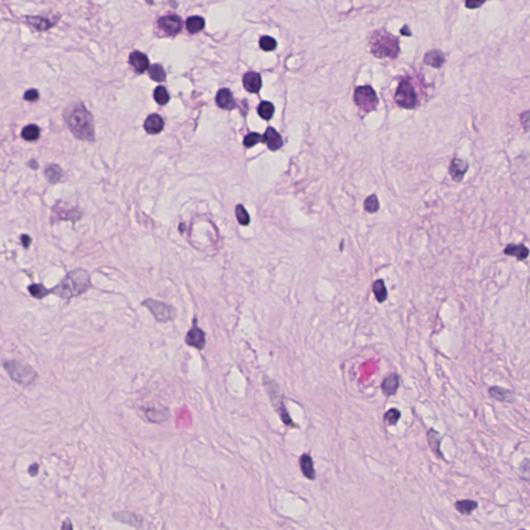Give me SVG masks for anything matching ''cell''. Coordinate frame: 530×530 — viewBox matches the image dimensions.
Here are the masks:
<instances>
[{
  "mask_svg": "<svg viewBox=\"0 0 530 530\" xmlns=\"http://www.w3.org/2000/svg\"><path fill=\"white\" fill-rule=\"evenodd\" d=\"M400 418H401V412H400V410H398L397 408L389 409L388 411L384 414V422L386 426H389V427L396 426L398 422L400 421Z\"/></svg>",
  "mask_w": 530,
  "mask_h": 530,
  "instance_id": "34",
  "label": "cell"
},
{
  "mask_svg": "<svg viewBox=\"0 0 530 530\" xmlns=\"http://www.w3.org/2000/svg\"><path fill=\"white\" fill-rule=\"evenodd\" d=\"M114 519L119 522L127 524L129 526H133L136 528H141L143 524L142 517L134 513H128V512L116 513L114 514Z\"/></svg>",
  "mask_w": 530,
  "mask_h": 530,
  "instance_id": "17",
  "label": "cell"
},
{
  "mask_svg": "<svg viewBox=\"0 0 530 530\" xmlns=\"http://www.w3.org/2000/svg\"><path fill=\"white\" fill-rule=\"evenodd\" d=\"M157 25L168 35H176L182 31L183 20L177 15H170L158 19Z\"/></svg>",
  "mask_w": 530,
  "mask_h": 530,
  "instance_id": "10",
  "label": "cell"
},
{
  "mask_svg": "<svg viewBox=\"0 0 530 530\" xmlns=\"http://www.w3.org/2000/svg\"><path fill=\"white\" fill-rule=\"evenodd\" d=\"M37 472H38V465L37 464L34 463L33 465H31V467H29V473H31V475L35 476L37 474Z\"/></svg>",
  "mask_w": 530,
  "mask_h": 530,
  "instance_id": "43",
  "label": "cell"
},
{
  "mask_svg": "<svg viewBox=\"0 0 530 530\" xmlns=\"http://www.w3.org/2000/svg\"><path fill=\"white\" fill-rule=\"evenodd\" d=\"M187 29L189 33H197L201 31L205 26V20L202 17L192 16L187 20Z\"/></svg>",
  "mask_w": 530,
  "mask_h": 530,
  "instance_id": "27",
  "label": "cell"
},
{
  "mask_svg": "<svg viewBox=\"0 0 530 530\" xmlns=\"http://www.w3.org/2000/svg\"><path fill=\"white\" fill-rule=\"evenodd\" d=\"M154 96H155L156 102L158 105H162V106L168 104L170 101V95L167 92V89L164 86H157L155 89Z\"/></svg>",
  "mask_w": 530,
  "mask_h": 530,
  "instance_id": "33",
  "label": "cell"
},
{
  "mask_svg": "<svg viewBox=\"0 0 530 530\" xmlns=\"http://www.w3.org/2000/svg\"><path fill=\"white\" fill-rule=\"evenodd\" d=\"M364 207L366 211L369 213V214H375L379 211L380 208V204H379V201H378V198L376 197V195H371L369 196L366 200H365V203H364Z\"/></svg>",
  "mask_w": 530,
  "mask_h": 530,
  "instance_id": "35",
  "label": "cell"
},
{
  "mask_svg": "<svg viewBox=\"0 0 530 530\" xmlns=\"http://www.w3.org/2000/svg\"><path fill=\"white\" fill-rule=\"evenodd\" d=\"M354 103L362 111L369 113L377 108L379 99L371 86H359L354 91Z\"/></svg>",
  "mask_w": 530,
  "mask_h": 530,
  "instance_id": "5",
  "label": "cell"
},
{
  "mask_svg": "<svg viewBox=\"0 0 530 530\" xmlns=\"http://www.w3.org/2000/svg\"><path fill=\"white\" fill-rule=\"evenodd\" d=\"M38 97H39V94L36 89H29V91L26 92V94H24V98L27 102H34L36 101V99H38Z\"/></svg>",
  "mask_w": 530,
  "mask_h": 530,
  "instance_id": "40",
  "label": "cell"
},
{
  "mask_svg": "<svg viewBox=\"0 0 530 530\" xmlns=\"http://www.w3.org/2000/svg\"><path fill=\"white\" fill-rule=\"evenodd\" d=\"M396 103L405 109H414L417 105V95L413 85L409 80H403L399 84L395 94Z\"/></svg>",
  "mask_w": 530,
  "mask_h": 530,
  "instance_id": "7",
  "label": "cell"
},
{
  "mask_svg": "<svg viewBox=\"0 0 530 530\" xmlns=\"http://www.w3.org/2000/svg\"><path fill=\"white\" fill-rule=\"evenodd\" d=\"M65 123L73 135L85 141H94V127L93 116L83 104H75L64 112Z\"/></svg>",
  "mask_w": 530,
  "mask_h": 530,
  "instance_id": "1",
  "label": "cell"
},
{
  "mask_svg": "<svg viewBox=\"0 0 530 530\" xmlns=\"http://www.w3.org/2000/svg\"><path fill=\"white\" fill-rule=\"evenodd\" d=\"M145 414L149 421L158 424L165 422L169 417V410L165 409H145Z\"/></svg>",
  "mask_w": 530,
  "mask_h": 530,
  "instance_id": "25",
  "label": "cell"
},
{
  "mask_svg": "<svg viewBox=\"0 0 530 530\" xmlns=\"http://www.w3.org/2000/svg\"><path fill=\"white\" fill-rule=\"evenodd\" d=\"M146 2H147L148 4H154V2H155V0H146Z\"/></svg>",
  "mask_w": 530,
  "mask_h": 530,
  "instance_id": "46",
  "label": "cell"
},
{
  "mask_svg": "<svg viewBox=\"0 0 530 530\" xmlns=\"http://www.w3.org/2000/svg\"><path fill=\"white\" fill-rule=\"evenodd\" d=\"M258 114L264 121H269L275 113V106L271 102H262L258 106Z\"/></svg>",
  "mask_w": 530,
  "mask_h": 530,
  "instance_id": "31",
  "label": "cell"
},
{
  "mask_svg": "<svg viewBox=\"0 0 530 530\" xmlns=\"http://www.w3.org/2000/svg\"><path fill=\"white\" fill-rule=\"evenodd\" d=\"M148 74L151 79L156 82H164L166 80V71L161 64H154L148 67Z\"/></svg>",
  "mask_w": 530,
  "mask_h": 530,
  "instance_id": "30",
  "label": "cell"
},
{
  "mask_svg": "<svg viewBox=\"0 0 530 530\" xmlns=\"http://www.w3.org/2000/svg\"><path fill=\"white\" fill-rule=\"evenodd\" d=\"M299 466H301L303 474L310 481H314L316 478V471L312 457L308 454L302 455L301 459H299Z\"/></svg>",
  "mask_w": 530,
  "mask_h": 530,
  "instance_id": "18",
  "label": "cell"
},
{
  "mask_svg": "<svg viewBox=\"0 0 530 530\" xmlns=\"http://www.w3.org/2000/svg\"><path fill=\"white\" fill-rule=\"evenodd\" d=\"M468 170V164L463 161L461 158H454L453 162L449 167V174H451L452 178L455 182L459 183L461 182L464 178V175L466 174Z\"/></svg>",
  "mask_w": 530,
  "mask_h": 530,
  "instance_id": "15",
  "label": "cell"
},
{
  "mask_svg": "<svg viewBox=\"0 0 530 530\" xmlns=\"http://www.w3.org/2000/svg\"><path fill=\"white\" fill-rule=\"evenodd\" d=\"M427 439L431 451L437 457L443 459V454L441 452V448H440V444H441V437H440V434L435 431L434 429H430L427 434Z\"/></svg>",
  "mask_w": 530,
  "mask_h": 530,
  "instance_id": "20",
  "label": "cell"
},
{
  "mask_svg": "<svg viewBox=\"0 0 530 530\" xmlns=\"http://www.w3.org/2000/svg\"><path fill=\"white\" fill-rule=\"evenodd\" d=\"M186 343L189 347H194L198 350L204 349L206 345V334L203 329L197 325V319L195 318L193 321V326L187 332L186 336Z\"/></svg>",
  "mask_w": 530,
  "mask_h": 530,
  "instance_id": "9",
  "label": "cell"
},
{
  "mask_svg": "<svg viewBox=\"0 0 530 530\" xmlns=\"http://www.w3.org/2000/svg\"><path fill=\"white\" fill-rule=\"evenodd\" d=\"M264 384H265V387H266V392L268 393L269 397H271V400H272V403L274 405V407L276 408L277 412L279 413L280 417H281V419L283 421V423L287 426H293V422L291 417L289 416L288 414V411L287 409L283 403V399L280 398L278 396V394L280 393L279 392V386L273 381V380H267V381H264Z\"/></svg>",
  "mask_w": 530,
  "mask_h": 530,
  "instance_id": "8",
  "label": "cell"
},
{
  "mask_svg": "<svg viewBox=\"0 0 530 530\" xmlns=\"http://www.w3.org/2000/svg\"><path fill=\"white\" fill-rule=\"evenodd\" d=\"M401 33H402V35H407V36L411 35V32H410L409 27H408L407 25H405V26L401 29Z\"/></svg>",
  "mask_w": 530,
  "mask_h": 530,
  "instance_id": "44",
  "label": "cell"
},
{
  "mask_svg": "<svg viewBox=\"0 0 530 530\" xmlns=\"http://www.w3.org/2000/svg\"><path fill=\"white\" fill-rule=\"evenodd\" d=\"M4 369L14 381L20 384L29 385L34 382L36 378V372L34 371L33 368L27 364H23L17 361L6 362L4 364Z\"/></svg>",
  "mask_w": 530,
  "mask_h": 530,
  "instance_id": "4",
  "label": "cell"
},
{
  "mask_svg": "<svg viewBox=\"0 0 530 530\" xmlns=\"http://www.w3.org/2000/svg\"><path fill=\"white\" fill-rule=\"evenodd\" d=\"M370 49L374 56L378 58H397L400 53L399 39L384 29H380L373 33L370 41Z\"/></svg>",
  "mask_w": 530,
  "mask_h": 530,
  "instance_id": "2",
  "label": "cell"
},
{
  "mask_svg": "<svg viewBox=\"0 0 530 530\" xmlns=\"http://www.w3.org/2000/svg\"><path fill=\"white\" fill-rule=\"evenodd\" d=\"M259 45H260V48H261L265 52L274 51V50L277 48L276 39L272 36H266V35L260 38Z\"/></svg>",
  "mask_w": 530,
  "mask_h": 530,
  "instance_id": "37",
  "label": "cell"
},
{
  "mask_svg": "<svg viewBox=\"0 0 530 530\" xmlns=\"http://www.w3.org/2000/svg\"><path fill=\"white\" fill-rule=\"evenodd\" d=\"M128 62H129V64H131L134 67L135 71L139 74L144 73L146 69H148V67L151 66L149 65L148 57L142 52H139V51L132 52L128 57Z\"/></svg>",
  "mask_w": 530,
  "mask_h": 530,
  "instance_id": "11",
  "label": "cell"
},
{
  "mask_svg": "<svg viewBox=\"0 0 530 530\" xmlns=\"http://www.w3.org/2000/svg\"><path fill=\"white\" fill-rule=\"evenodd\" d=\"M400 386V377L397 374H391L388 375L381 384V389L384 396L389 397L394 396L398 392V388Z\"/></svg>",
  "mask_w": 530,
  "mask_h": 530,
  "instance_id": "19",
  "label": "cell"
},
{
  "mask_svg": "<svg viewBox=\"0 0 530 530\" xmlns=\"http://www.w3.org/2000/svg\"><path fill=\"white\" fill-rule=\"evenodd\" d=\"M26 22L38 31H46L49 28L52 27V23L49 19L44 18V17H39V16L27 17Z\"/></svg>",
  "mask_w": 530,
  "mask_h": 530,
  "instance_id": "24",
  "label": "cell"
},
{
  "mask_svg": "<svg viewBox=\"0 0 530 530\" xmlns=\"http://www.w3.org/2000/svg\"><path fill=\"white\" fill-rule=\"evenodd\" d=\"M235 214H236V218L238 219V223L241 225L246 226V225H248L249 223V216L247 213L246 208L242 204H238L236 206Z\"/></svg>",
  "mask_w": 530,
  "mask_h": 530,
  "instance_id": "38",
  "label": "cell"
},
{
  "mask_svg": "<svg viewBox=\"0 0 530 530\" xmlns=\"http://www.w3.org/2000/svg\"><path fill=\"white\" fill-rule=\"evenodd\" d=\"M503 253L507 256H515L520 261H522V260H525L528 257L529 249L523 245L509 244L503 249Z\"/></svg>",
  "mask_w": 530,
  "mask_h": 530,
  "instance_id": "21",
  "label": "cell"
},
{
  "mask_svg": "<svg viewBox=\"0 0 530 530\" xmlns=\"http://www.w3.org/2000/svg\"><path fill=\"white\" fill-rule=\"evenodd\" d=\"M145 131L151 135H156L161 133L164 128V121L158 114L149 115L144 123Z\"/></svg>",
  "mask_w": 530,
  "mask_h": 530,
  "instance_id": "16",
  "label": "cell"
},
{
  "mask_svg": "<svg viewBox=\"0 0 530 530\" xmlns=\"http://www.w3.org/2000/svg\"><path fill=\"white\" fill-rule=\"evenodd\" d=\"M262 142H265L267 147L273 152L278 151L283 146V139L274 127H268L266 129L264 136L262 137Z\"/></svg>",
  "mask_w": 530,
  "mask_h": 530,
  "instance_id": "13",
  "label": "cell"
},
{
  "mask_svg": "<svg viewBox=\"0 0 530 530\" xmlns=\"http://www.w3.org/2000/svg\"><path fill=\"white\" fill-rule=\"evenodd\" d=\"M489 394L493 399H495V400H497V401H500V402H511L513 400V398H514L513 393L509 391V389L503 388V387H499V386L490 387L489 388Z\"/></svg>",
  "mask_w": 530,
  "mask_h": 530,
  "instance_id": "23",
  "label": "cell"
},
{
  "mask_svg": "<svg viewBox=\"0 0 530 530\" xmlns=\"http://www.w3.org/2000/svg\"><path fill=\"white\" fill-rule=\"evenodd\" d=\"M45 175H46V178H47V181L49 183L56 184V183H58L59 181H61V178L62 176V170L61 167L57 166V165H54V164L50 165L46 169Z\"/></svg>",
  "mask_w": 530,
  "mask_h": 530,
  "instance_id": "29",
  "label": "cell"
},
{
  "mask_svg": "<svg viewBox=\"0 0 530 530\" xmlns=\"http://www.w3.org/2000/svg\"><path fill=\"white\" fill-rule=\"evenodd\" d=\"M485 2L486 0H466L465 5L469 9H475L481 7Z\"/></svg>",
  "mask_w": 530,
  "mask_h": 530,
  "instance_id": "41",
  "label": "cell"
},
{
  "mask_svg": "<svg viewBox=\"0 0 530 530\" xmlns=\"http://www.w3.org/2000/svg\"><path fill=\"white\" fill-rule=\"evenodd\" d=\"M89 287V276L83 271H76L69 273L63 281L53 289V292L63 298H69L85 292Z\"/></svg>",
  "mask_w": 530,
  "mask_h": 530,
  "instance_id": "3",
  "label": "cell"
},
{
  "mask_svg": "<svg viewBox=\"0 0 530 530\" xmlns=\"http://www.w3.org/2000/svg\"><path fill=\"white\" fill-rule=\"evenodd\" d=\"M477 505H478L477 502L474 501V500L464 499V500H460V501H457L455 503V508L461 515L468 516V515H470L472 512L475 511V509L477 508Z\"/></svg>",
  "mask_w": 530,
  "mask_h": 530,
  "instance_id": "26",
  "label": "cell"
},
{
  "mask_svg": "<svg viewBox=\"0 0 530 530\" xmlns=\"http://www.w3.org/2000/svg\"><path fill=\"white\" fill-rule=\"evenodd\" d=\"M216 102L219 108L224 110H232L236 107L233 95L227 88L219 89L216 96Z\"/></svg>",
  "mask_w": 530,
  "mask_h": 530,
  "instance_id": "14",
  "label": "cell"
},
{
  "mask_svg": "<svg viewBox=\"0 0 530 530\" xmlns=\"http://www.w3.org/2000/svg\"><path fill=\"white\" fill-rule=\"evenodd\" d=\"M29 165H31V167H33V166H34V168H37V167H38V166H37V164L35 163V161H31V164H29Z\"/></svg>",
  "mask_w": 530,
  "mask_h": 530,
  "instance_id": "45",
  "label": "cell"
},
{
  "mask_svg": "<svg viewBox=\"0 0 530 530\" xmlns=\"http://www.w3.org/2000/svg\"><path fill=\"white\" fill-rule=\"evenodd\" d=\"M243 83L245 88L247 89V92L251 94H257L262 87L261 76L256 72H249L244 76Z\"/></svg>",
  "mask_w": 530,
  "mask_h": 530,
  "instance_id": "12",
  "label": "cell"
},
{
  "mask_svg": "<svg viewBox=\"0 0 530 530\" xmlns=\"http://www.w3.org/2000/svg\"><path fill=\"white\" fill-rule=\"evenodd\" d=\"M41 135V129L35 125H29L25 126L22 131V137L26 141H35Z\"/></svg>",
  "mask_w": 530,
  "mask_h": 530,
  "instance_id": "32",
  "label": "cell"
},
{
  "mask_svg": "<svg viewBox=\"0 0 530 530\" xmlns=\"http://www.w3.org/2000/svg\"><path fill=\"white\" fill-rule=\"evenodd\" d=\"M373 292L375 294V297L378 303H384L387 298V290L384 284L383 280H377V281L373 284Z\"/></svg>",
  "mask_w": 530,
  "mask_h": 530,
  "instance_id": "28",
  "label": "cell"
},
{
  "mask_svg": "<svg viewBox=\"0 0 530 530\" xmlns=\"http://www.w3.org/2000/svg\"><path fill=\"white\" fill-rule=\"evenodd\" d=\"M142 305L145 306L149 311L152 312V314L154 315L155 319L157 322L166 323L169 321H172V320L176 318L175 309L172 306L167 305L165 303L157 302V301H155V299L149 298L144 301Z\"/></svg>",
  "mask_w": 530,
  "mask_h": 530,
  "instance_id": "6",
  "label": "cell"
},
{
  "mask_svg": "<svg viewBox=\"0 0 530 530\" xmlns=\"http://www.w3.org/2000/svg\"><path fill=\"white\" fill-rule=\"evenodd\" d=\"M21 242H22V245H23L25 248H28L29 245L31 244V238L29 237L28 235H22V237H21Z\"/></svg>",
  "mask_w": 530,
  "mask_h": 530,
  "instance_id": "42",
  "label": "cell"
},
{
  "mask_svg": "<svg viewBox=\"0 0 530 530\" xmlns=\"http://www.w3.org/2000/svg\"><path fill=\"white\" fill-rule=\"evenodd\" d=\"M28 290H29V292H31V294L33 297L37 298V299L44 298L45 296H47L50 293V290H48L45 286L39 285V284L31 285V286H29Z\"/></svg>",
  "mask_w": 530,
  "mask_h": 530,
  "instance_id": "36",
  "label": "cell"
},
{
  "mask_svg": "<svg viewBox=\"0 0 530 530\" xmlns=\"http://www.w3.org/2000/svg\"><path fill=\"white\" fill-rule=\"evenodd\" d=\"M260 142H262V136L258 133H251L245 138L244 145L246 147H253Z\"/></svg>",
  "mask_w": 530,
  "mask_h": 530,
  "instance_id": "39",
  "label": "cell"
},
{
  "mask_svg": "<svg viewBox=\"0 0 530 530\" xmlns=\"http://www.w3.org/2000/svg\"><path fill=\"white\" fill-rule=\"evenodd\" d=\"M424 62L435 68H439L445 62V58L441 51H439V50H432V51L428 52L425 55Z\"/></svg>",
  "mask_w": 530,
  "mask_h": 530,
  "instance_id": "22",
  "label": "cell"
}]
</instances>
